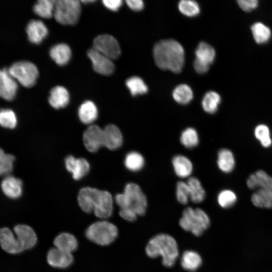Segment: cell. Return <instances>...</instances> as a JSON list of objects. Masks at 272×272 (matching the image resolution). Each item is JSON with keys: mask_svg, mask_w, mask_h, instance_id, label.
<instances>
[{"mask_svg": "<svg viewBox=\"0 0 272 272\" xmlns=\"http://www.w3.org/2000/svg\"><path fill=\"white\" fill-rule=\"evenodd\" d=\"M65 165L67 170L72 174L75 180L83 178L90 169V165L86 159H77L72 156H67L65 158Z\"/></svg>", "mask_w": 272, "mask_h": 272, "instance_id": "16", "label": "cell"}, {"mask_svg": "<svg viewBox=\"0 0 272 272\" xmlns=\"http://www.w3.org/2000/svg\"><path fill=\"white\" fill-rule=\"evenodd\" d=\"M14 160V156L6 154L0 148V176L8 175L11 172Z\"/></svg>", "mask_w": 272, "mask_h": 272, "instance_id": "40", "label": "cell"}, {"mask_svg": "<svg viewBox=\"0 0 272 272\" xmlns=\"http://www.w3.org/2000/svg\"><path fill=\"white\" fill-rule=\"evenodd\" d=\"M235 164L234 156L228 149H222L218 154L217 165L219 168L224 173L231 172Z\"/></svg>", "mask_w": 272, "mask_h": 272, "instance_id": "29", "label": "cell"}, {"mask_svg": "<svg viewBox=\"0 0 272 272\" xmlns=\"http://www.w3.org/2000/svg\"><path fill=\"white\" fill-rule=\"evenodd\" d=\"M8 70L15 80L27 88L31 87L35 84L39 74L36 66L28 61L16 62Z\"/></svg>", "mask_w": 272, "mask_h": 272, "instance_id": "7", "label": "cell"}, {"mask_svg": "<svg viewBox=\"0 0 272 272\" xmlns=\"http://www.w3.org/2000/svg\"><path fill=\"white\" fill-rule=\"evenodd\" d=\"M17 236L15 240L23 251L33 247L37 241L36 234L33 229L26 225H18L14 227Z\"/></svg>", "mask_w": 272, "mask_h": 272, "instance_id": "11", "label": "cell"}, {"mask_svg": "<svg viewBox=\"0 0 272 272\" xmlns=\"http://www.w3.org/2000/svg\"><path fill=\"white\" fill-rule=\"evenodd\" d=\"M26 32L30 42L35 44L41 43L48 34L47 27L40 20L30 21L26 27Z\"/></svg>", "mask_w": 272, "mask_h": 272, "instance_id": "18", "label": "cell"}, {"mask_svg": "<svg viewBox=\"0 0 272 272\" xmlns=\"http://www.w3.org/2000/svg\"><path fill=\"white\" fill-rule=\"evenodd\" d=\"M255 138L258 140L261 145L267 148L271 144L269 129L265 124L258 125L254 129Z\"/></svg>", "mask_w": 272, "mask_h": 272, "instance_id": "41", "label": "cell"}, {"mask_svg": "<svg viewBox=\"0 0 272 272\" xmlns=\"http://www.w3.org/2000/svg\"><path fill=\"white\" fill-rule=\"evenodd\" d=\"M102 2L107 8L113 11L118 10L123 3L121 0H104Z\"/></svg>", "mask_w": 272, "mask_h": 272, "instance_id": "46", "label": "cell"}, {"mask_svg": "<svg viewBox=\"0 0 272 272\" xmlns=\"http://www.w3.org/2000/svg\"><path fill=\"white\" fill-rule=\"evenodd\" d=\"M55 247L61 250L72 253L78 246L76 238L73 234L63 232L58 235L54 240Z\"/></svg>", "mask_w": 272, "mask_h": 272, "instance_id": "25", "label": "cell"}, {"mask_svg": "<svg viewBox=\"0 0 272 272\" xmlns=\"http://www.w3.org/2000/svg\"><path fill=\"white\" fill-rule=\"evenodd\" d=\"M126 3L128 7L134 11H140L144 7V2L141 0H127Z\"/></svg>", "mask_w": 272, "mask_h": 272, "instance_id": "47", "label": "cell"}, {"mask_svg": "<svg viewBox=\"0 0 272 272\" xmlns=\"http://www.w3.org/2000/svg\"><path fill=\"white\" fill-rule=\"evenodd\" d=\"M124 165L129 170L137 172L143 169L145 165V159L143 155L136 151H132L125 156Z\"/></svg>", "mask_w": 272, "mask_h": 272, "instance_id": "34", "label": "cell"}, {"mask_svg": "<svg viewBox=\"0 0 272 272\" xmlns=\"http://www.w3.org/2000/svg\"><path fill=\"white\" fill-rule=\"evenodd\" d=\"M97 189L85 187L80 190L78 196V203L81 209L85 213H90L93 212Z\"/></svg>", "mask_w": 272, "mask_h": 272, "instance_id": "24", "label": "cell"}, {"mask_svg": "<svg viewBox=\"0 0 272 272\" xmlns=\"http://www.w3.org/2000/svg\"><path fill=\"white\" fill-rule=\"evenodd\" d=\"M18 89L16 80L11 75L8 69L1 70L0 74V97L11 101L16 96Z\"/></svg>", "mask_w": 272, "mask_h": 272, "instance_id": "14", "label": "cell"}, {"mask_svg": "<svg viewBox=\"0 0 272 272\" xmlns=\"http://www.w3.org/2000/svg\"><path fill=\"white\" fill-rule=\"evenodd\" d=\"M47 261L48 264L53 267L65 268L72 264L74 257L71 253L54 247L48 251Z\"/></svg>", "mask_w": 272, "mask_h": 272, "instance_id": "15", "label": "cell"}, {"mask_svg": "<svg viewBox=\"0 0 272 272\" xmlns=\"http://www.w3.org/2000/svg\"><path fill=\"white\" fill-rule=\"evenodd\" d=\"M123 193L129 199L130 209L138 216L144 215L147 208V199L140 186L134 183H128L125 185Z\"/></svg>", "mask_w": 272, "mask_h": 272, "instance_id": "8", "label": "cell"}, {"mask_svg": "<svg viewBox=\"0 0 272 272\" xmlns=\"http://www.w3.org/2000/svg\"><path fill=\"white\" fill-rule=\"evenodd\" d=\"M17 124V119L15 112L10 109L0 110V125L5 128L13 129Z\"/></svg>", "mask_w": 272, "mask_h": 272, "instance_id": "39", "label": "cell"}, {"mask_svg": "<svg viewBox=\"0 0 272 272\" xmlns=\"http://www.w3.org/2000/svg\"><path fill=\"white\" fill-rule=\"evenodd\" d=\"M221 101V96L218 93L213 91H209L202 98V109L207 113L213 114L217 111Z\"/></svg>", "mask_w": 272, "mask_h": 272, "instance_id": "32", "label": "cell"}, {"mask_svg": "<svg viewBox=\"0 0 272 272\" xmlns=\"http://www.w3.org/2000/svg\"><path fill=\"white\" fill-rule=\"evenodd\" d=\"M112 211L113 199L110 193L98 189L94 201L95 215L101 219H106L111 216Z\"/></svg>", "mask_w": 272, "mask_h": 272, "instance_id": "10", "label": "cell"}, {"mask_svg": "<svg viewBox=\"0 0 272 272\" xmlns=\"http://www.w3.org/2000/svg\"><path fill=\"white\" fill-rule=\"evenodd\" d=\"M125 84L132 96L143 95L148 92L147 86L139 77L133 76L128 78L126 81Z\"/></svg>", "mask_w": 272, "mask_h": 272, "instance_id": "37", "label": "cell"}, {"mask_svg": "<svg viewBox=\"0 0 272 272\" xmlns=\"http://www.w3.org/2000/svg\"><path fill=\"white\" fill-rule=\"evenodd\" d=\"M22 182L14 176L6 177L1 183V188L4 194L8 197L16 199L22 193Z\"/></svg>", "mask_w": 272, "mask_h": 272, "instance_id": "20", "label": "cell"}, {"mask_svg": "<svg viewBox=\"0 0 272 272\" xmlns=\"http://www.w3.org/2000/svg\"><path fill=\"white\" fill-rule=\"evenodd\" d=\"M78 115L83 123L90 124L97 118L98 110L93 102L86 101L80 106Z\"/></svg>", "mask_w": 272, "mask_h": 272, "instance_id": "27", "label": "cell"}, {"mask_svg": "<svg viewBox=\"0 0 272 272\" xmlns=\"http://www.w3.org/2000/svg\"><path fill=\"white\" fill-rule=\"evenodd\" d=\"M189 190V199L194 203L202 201L206 197V192L199 180L195 177H189L187 181Z\"/></svg>", "mask_w": 272, "mask_h": 272, "instance_id": "30", "label": "cell"}, {"mask_svg": "<svg viewBox=\"0 0 272 272\" xmlns=\"http://www.w3.org/2000/svg\"><path fill=\"white\" fill-rule=\"evenodd\" d=\"M179 223L184 230L191 232L196 236H199L210 226V220L202 209L188 207L183 211Z\"/></svg>", "mask_w": 272, "mask_h": 272, "instance_id": "4", "label": "cell"}, {"mask_svg": "<svg viewBox=\"0 0 272 272\" xmlns=\"http://www.w3.org/2000/svg\"><path fill=\"white\" fill-rule=\"evenodd\" d=\"M103 146L111 150L119 148L122 144L123 137L121 131L116 125L110 124L103 129Z\"/></svg>", "mask_w": 272, "mask_h": 272, "instance_id": "17", "label": "cell"}, {"mask_svg": "<svg viewBox=\"0 0 272 272\" xmlns=\"http://www.w3.org/2000/svg\"><path fill=\"white\" fill-rule=\"evenodd\" d=\"M202 263L200 255L192 250L184 251L181 256V265L185 270L193 271L197 270Z\"/></svg>", "mask_w": 272, "mask_h": 272, "instance_id": "28", "label": "cell"}, {"mask_svg": "<svg viewBox=\"0 0 272 272\" xmlns=\"http://www.w3.org/2000/svg\"><path fill=\"white\" fill-rule=\"evenodd\" d=\"M119 214L122 218L129 222L135 221L138 216L134 211L130 208L120 209Z\"/></svg>", "mask_w": 272, "mask_h": 272, "instance_id": "45", "label": "cell"}, {"mask_svg": "<svg viewBox=\"0 0 272 272\" xmlns=\"http://www.w3.org/2000/svg\"><path fill=\"white\" fill-rule=\"evenodd\" d=\"M247 185L256 190L251 196L252 203L257 207L272 208V177L262 170L250 175Z\"/></svg>", "mask_w": 272, "mask_h": 272, "instance_id": "3", "label": "cell"}, {"mask_svg": "<svg viewBox=\"0 0 272 272\" xmlns=\"http://www.w3.org/2000/svg\"><path fill=\"white\" fill-rule=\"evenodd\" d=\"M195 58L194 61L210 66L216 57L215 49L205 42H200L195 51Z\"/></svg>", "mask_w": 272, "mask_h": 272, "instance_id": "19", "label": "cell"}, {"mask_svg": "<svg viewBox=\"0 0 272 272\" xmlns=\"http://www.w3.org/2000/svg\"><path fill=\"white\" fill-rule=\"evenodd\" d=\"M178 8L183 15L187 17L196 16L200 12L199 6L194 1L182 0L179 2Z\"/></svg>", "mask_w": 272, "mask_h": 272, "instance_id": "38", "label": "cell"}, {"mask_svg": "<svg viewBox=\"0 0 272 272\" xmlns=\"http://www.w3.org/2000/svg\"><path fill=\"white\" fill-rule=\"evenodd\" d=\"M237 3L240 8L246 12L253 11L258 6V1L257 0H238Z\"/></svg>", "mask_w": 272, "mask_h": 272, "instance_id": "44", "label": "cell"}, {"mask_svg": "<svg viewBox=\"0 0 272 272\" xmlns=\"http://www.w3.org/2000/svg\"><path fill=\"white\" fill-rule=\"evenodd\" d=\"M55 2L53 0L38 1L33 7L34 12L42 18H50L54 11Z\"/></svg>", "mask_w": 272, "mask_h": 272, "instance_id": "35", "label": "cell"}, {"mask_svg": "<svg viewBox=\"0 0 272 272\" xmlns=\"http://www.w3.org/2000/svg\"><path fill=\"white\" fill-rule=\"evenodd\" d=\"M176 196L178 201L181 204L185 205L188 202L189 190L187 182L180 181L177 183Z\"/></svg>", "mask_w": 272, "mask_h": 272, "instance_id": "43", "label": "cell"}, {"mask_svg": "<svg viewBox=\"0 0 272 272\" xmlns=\"http://www.w3.org/2000/svg\"><path fill=\"white\" fill-rule=\"evenodd\" d=\"M0 244L2 249L11 254H18L23 251L17 243L15 237L8 228L0 229Z\"/></svg>", "mask_w": 272, "mask_h": 272, "instance_id": "21", "label": "cell"}, {"mask_svg": "<svg viewBox=\"0 0 272 272\" xmlns=\"http://www.w3.org/2000/svg\"><path fill=\"white\" fill-rule=\"evenodd\" d=\"M173 169L176 175L181 178L189 177L193 170L191 161L186 156L177 155L172 160Z\"/></svg>", "mask_w": 272, "mask_h": 272, "instance_id": "22", "label": "cell"}, {"mask_svg": "<svg viewBox=\"0 0 272 272\" xmlns=\"http://www.w3.org/2000/svg\"><path fill=\"white\" fill-rule=\"evenodd\" d=\"M83 139L86 149L95 152L103 146V129L96 125H91L84 132Z\"/></svg>", "mask_w": 272, "mask_h": 272, "instance_id": "13", "label": "cell"}, {"mask_svg": "<svg viewBox=\"0 0 272 272\" xmlns=\"http://www.w3.org/2000/svg\"><path fill=\"white\" fill-rule=\"evenodd\" d=\"M93 48L111 59L117 58L121 53L117 40L107 34L97 37L93 42Z\"/></svg>", "mask_w": 272, "mask_h": 272, "instance_id": "9", "label": "cell"}, {"mask_svg": "<svg viewBox=\"0 0 272 272\" xmlns=\"http://www.w3.org/2000/svg\"><path fill=\"white\" fill-rule=\"evenodd\" d=\"M147 255L150 258L162 257V262L167 267H172L177 259L179 251L175 239L167 234H159L152 237L147 244Z\"/></svg>", "mask_w": 272, "mask_h": 272, "instance_id": "2", "label": "cell"}, {"mask_svg": "<svg viewBox=\"0 0 272 272\" xmlns=\"http://www.w3.org/2000/svg\"><path fill=\"white\" fill-rule=\"evenodd\" d=\"M1 70H0V74H1Z\"/></svg>", "mask_w": 272, "mask_h": 272, "instance_id": "49", "label": "cell"}, {"mask_svg": "<svg viewBox=\"0 0 272 272\" xmlns=\"http://www.w3.org/2000/svg\"><path fill=\"white\" fill-rule=\"evenodd\" d=\"M180 141L181 144L187 149L196 147L199 143V137L196 129L190 127L185 128L180 134Z\"/></svg>", "mask_w": 272, "mask_h": 272, "instance_id": "36", "label": "cell"}, {"mask_svg": "<svg viewBox=\"0 0 272 272\" xmlns=\"http://www.w3.org/2000/svg\"><path fill=\"white\" fill-rule=\"evenodd\" d=\"M81 10L79 1H55L54 16L58 23L62 25H73L78 22Z\"/></svg>", "mask_w": 272, "mask_h": 272, "instance_id": "6", "label": "cell"}, {"mask_svg": "<svg viewBox=\"0 0 272 272\" xmlns=\"http://www.w3.org/2000/svg\"><path fill=\"white\" fill-rule=\"evenodd\" d=\"M49 53L52 59L59 65L67 64L71 57V49L64 43L54 45L51 48Z\"/></svg>", "mask_w": 272, "mask_h": 272, "instance_id": "26", "label": "cell"}, {"mask_svg": "<svg viewBox=\"0 0 272 272\" xmlns=\"http://www.w3.org/2000/svg\"><path fill=\"white\" fill-rule=\"evenodd\" d=\"M82 2H83V3H87L94 2L95 1H93V0H85V1H82Z\"/></svg>", "mask_w": 272, "mask_h": 272, "instance_id": "48", "label": "cell"}, {"mask_svg": "<svg viewBox=\"0 0 272 272\" xmlns=\"http://www.w3.org/2000/svg\"><path fill=\"white\" fill-rule=\"evenodd\" d=\"M87 54L95 72L103 75H109L113 72L115 67L111 59L93 48L88 51Z\"/></svg>", "mask_w": 272, "mask_h": 272, "instance_id": "12", "label": "cell"}, {"mask_svg": "<svg viewBox=\"0 0 272 272\" xmlns=\"http://www.w3.org/2000/svg\"><path fill=\"white\" fill-rule=\"evenodd\" d=\"M153 57L156 64L163 70H169L179 73L184 64V50L182 46L175 40H161L153 48Z\"/></svg>", "mask_w": 272, "mask_h": 272, "instance_id": "1", "label": "cell"}, {"mask_svg": "<svg viewBox=\"0 0 272 272\" xmlns=\"http://www.w3.org/2000/svg\"><path fill=\"white\" fill-rule=\"evenodd\" d=\"M69 100V94L65 88L56 86L50 91L48 101L54 108L58 109L65 107Z\"/></svg>", "mask_w": 272, "mask_h": 272, "instance_id": "23", "label": "cell"}, {"mask_svg": "<svg viewBox=\"0 0 272 272\" xmlns=\"http://www.w3.org/2000/svg\"><path fill=\"white\" fill-rule=\"evenodd\" d=\"M250 29L253 39L257 44H264L267 42L271 38V30L261 22L254 23L251 25Z\"/></svg>", "mask_w": 272, "mask_h": 272, "instance_id": "31", "label": "cell"}, {"mask_svg": "<svg viewBox=\"0 0 272 272\" xmlns=\"http://www.w3.org/2000/svg\"><path fill=\"white\" fill-rule=\"evenodd\" d=\"M172 97L178 103L186 105L192 100L193 97V92L187 85L180 84L174 89Z\"/></svg>", "mask_w": 272, "mask_h": 272, "instance_id": "33", "label": "cell"}, {"mask_svg": "<svg viewBox=\"0 0 272 272\" xmlns=\"http://www.w3.org/2000/svg\"><path fill=\"white\" fill-rule=\"evenodd\" d=\"M85 235L91 241L99 245L107 246L115 240L118 235V229L110 222L98 221L87 228Z\"/></svg>", "mask_w": 272, "mask_h": 272, "instance_id": "5", "label": "cell"}, {"mask_svg": "<svg viewBox=\"0 0 272 272\" xmlns=\"http://www.w3.org/2000/svg\"><path fill=\"white\" fill-rule=\"evenodd\" d=\"M217 200L219 205L223 208H229L233 206L236 201L237 197L231 190L225 189L218 194Z\"/></svg>", "mask_w": 272, "mask_h": 272, "instance_id": "42", "label": "cell"}]
</instances>
